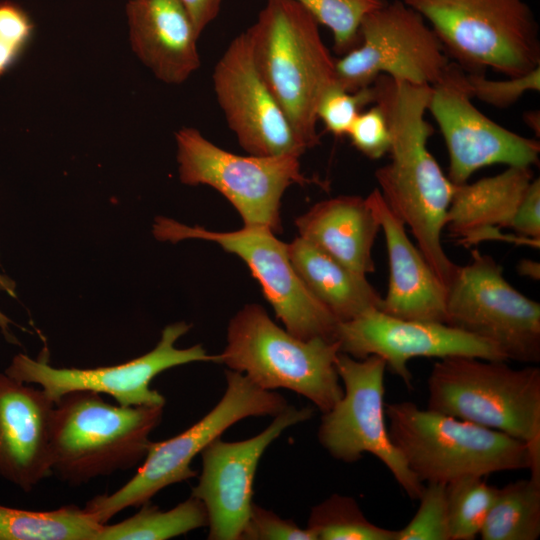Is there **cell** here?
Masks as SVG:
<instances>
[{
    "label": "cell",
    "mask_w": 540,
    "mask_h": 540,
    "mask_svg": "<svg viewBox=\"0 0 540 540\" xmlns=\"http://www.w3.org/2000/svg\"><path fill=\"white\" fill-rule=\"evenodd\" d=\"M372 86L374 103L383 109L390 131V160L375 171L378 190L447 287L458 265L444 251L441 237L455 185L427 146L433 133L425 119L431 86L385 75Z\"/></svg>",
    "instance_id": "6da1fadb"
},
{
    "label": "cell",
    "mask_w": 540,
    "mask_h": 540,
    "mask_svg": "<svg viewBox=\"0 0 540 540\" xmlns=\"http://www.w3.org/2000/svg\"><path fill=\"white\" fill-rule=\"evenodd\" d=\"M255 64L308 149L320 143L317 108L336 83L318 22L293 0H266L246 30Z\"/></svg>",
    "instance_id": "7a4b0ae2"
},
{
    "label": "cell",
    "mask_w": 540,
    "mask_h": 540,
    "mask_svg": "<svg viewBox=\"0 0 540 540\" xmlns=\"http://www.w3.org/2000/svg\"><path fill=\"white\" fill-rule=\"evenodd\" d=\"M506 362L439 359L428 378L427 408L524 442L532 457L530 475L540 478V368L515 369Z\"/></svg>",
    "instance_id": "3957f363"
},
{
    "label": "cell",
    "mask_w": 540,
    "mask_h": 540,
    "mask_svg": "<svg viewBox=\"0 0 540 540\" xmlns=\"http://www.w3.org/2000/svg\"><path fill=\"white\" fill-rule=\"evenodd\" d=\"M164 406H121L99 393L78 390L56 402L51 429V469L80 485L142 462Z\"/></svg>",
    "instance_id": "277c9868"
},
{
    "label": "cell",
    "mask_w": 540,
    "mask_h": 540,
    "mask_svg": "<svg viewBox=\"0 0 540 540\" xmlns=\"http://www.w3.org/2000/svg\"><path fill=\"white\" fill-rule=\"evenodd\" d=\"M385 413L393 444L422 483L447 484L532 466L527 445L503 432L409 401L388 404Z\"/></svg>",
    "instance_id": "5b68a950"
},
{
    "label": "cell",
    "mask_w": 540,
    "mask_h": 540,
    "mask_svg": "<svg viewBox=\"0 0 540 540\" xmlns=\"http://www.w3.org/2000/svg\"><path fill=\"white\" fill-rule=\"evenodd\" d=\"M339 352L336 340L300 339L275 324L262 306L251 303L231 318L219 363L262 389L296 392L324 413L343 395L336 369Z\"/></svg>",
    "instance_id": "8992f818"
},
{
    "label": "cell",
    "mask_w": 540,
    "mask_h": 540,
    "mask_svg": "<svg viewBox=\"0 0 540 540\" xmlns=\"http://www.w3.org/2000/svg\"><path fill=\"white\" fill-rule=\"evenodd\" d=\"M433 29L446 54L467 72L506 77L540 67L537 19L524 0H403Z\"/></svg>",
    "instance_id": "52a82bcc"
},
{
    "label": "cell",
    "mask_w": 540,
    "mask_h": 540,
    "mask_svg": "<svg viewBox=\"0 0 540 540\" xmlns=\"http://www.w3.org/2000/svg\"><path fill=\"white\" fill-rule=\"evenodd\" d=\"M227 387L220 401L198 422L178 435L150 441L135 475L111 494L89 500L85 509L100 524L120 511L150 502L162 489L197 475L192 460L214 439L236 422L252 416H276L287 406L286 399L254 384L245 374L225 371Z\"/></svg>",
    "instance_id": "ba28073f"
},
{
    "label": "cell",
    "mask_w": 540,
    "mask_h": 540,
    "mask_svg": "<svg viewBox=\"0 0 540 540\" xmlns=\"http://www.w3.org/2000/svg\"><path fill=\"white\" fill-rule=\"evenodd\" d=\"M179 177L187 185H208L221 193L240 214L244 226L282 232L281 199L293 184H310L299 157L242 156L183 127L175 134Z\"/></svg>",
    "instance_id": "9c48e42d"
},
{
    "label": "cell",
    "mask_w": 540,
    "mask_h": 540,
    "mask_svg": "<svg viewBox=\"0 0 540 540\" xmlns=\"http://www.w3.org/2000/svg\"><path fill=\"white\" fill-rule=\"evenodd\" d=\"M446 324L491 343L507 361H540V303L515 289L479 250L446 287Z\"/></svg>",
    "instance_id": "30bf717a"
},
{
    "label": "cell",
    "mask_w": 540,
    "mask_h": 540,
    "mask_svg": "<svg viewBox=\"0 0 540 540\" xmlns=\"http://www.w3.org/2000/svg\"><path fill=\"white\" fill-rule=\"evenodd\" d=\"M450 61L425 19L403 0H390L362 19L358 44L335 59L336 83L354 92L385 75L432 86Z\"/></svg>",
    "instance_id": "8fae6325"
},
{
    "label": "cell",
    "mask_w": 540,
    "mask_h": 540,
    "mask_svg": "<svg viewBox=\"0 0 540 540\" xmlns=\"http://www.w3.org/2000/svg\"><path fill=\"white\" fill-rule=\"evenodd\" d=\"M336 369L343 383L341 399L323 413L318 440L335 459L354 463L364 453L378 458L411 499H418L423 483L413 474L393 444L386 424V364L378 356L356 359L339 352Z\"/></svg>",
    "instance_id": "7c38bea8"
},
{
    "label": "cell",
    "mask_w": 540,
    "mask_h": 540,
    "mask_svg": "<svg viewBox=\"0 0 540 540\" xmlns=\"http://www.w3.org/2000/svg\"><path fill=\"white\" fill-rule=\"evenodd\" d=\"M153 233L164 241L201 239L217 243L245 262L289 333L303 340H335L338 320L305 286L290 261L287 244L270 230L244 226L236 231L215 232L157 217Z\"/></svg>",
    "instance_id": "4fadbf2b"
},
{
    "label": "cell",
    "mask_w": 540,
    "mask_h": 540,
    "mask_svg": "<svg viewBox=\"0 0 540 540\" xmlns=\"http://www.w3.org/2000/svg\"><path fill=\"white\" fill-rule=\"evenodd\" d=\"M190 327L183 321L167 325L151 351L114 366L56 368L44 359L19 353L4 372L24 383L41 386L54 402L68 392L86 390L108 394L121 406H164V396L150 387L155 376L191 362L219 363V355L208 354L201 344L186 349L175 347Z\"/></svg>",
    "instance_id": "5bb4252c"
},
{
    "label": "cell",
    "mask_w": 540,
    "mask_h": 540,
    "mask_svg": "<svg viewBox=\"0 0 540 540\" xmlns=\"http://www.w3.org/2000/svg\"><path fill=\"white\" fill-rule=\"evenodd\" d=\"M472 98L467 72L450 61L431 86L427 107L447 148L449 180L454 185L467 183L477 170L494 164H538L539 141L494 122L473 104Z\"/></svg>",
    "instance_id": "9a60e30c"
},
{
    "label": "cell",
    "mask_w": 540,
    "mask_h": 540,
    "mask_svg": "<svg viewBox=\"0 0 540 540\" xmlns=\"http://www.w3.org/2000/svg\"><path fill=\"white\" fill-rule=\"evenodd\" d=\"M212 84L228 127L248 154L300 158L308 150L261 76L246 31L215 64Z\"/></svg>",
    "instance_id": "2e32d148"
},
{
    "label": "cell",
    "mask_w": 540,
    "mask_h": 540,
    "mask_svg": "<svg viewBox=\"0 0 540 540\" xmlns=\"http://www.w3.org/2000/svg\"><path fill=\"white\" fill-rule=\"evenodd\" d=\"M313 416L310 407L287 406L256 436L226 442L220 437L202 451V472L191 495L205 506L209 540H240L253 504V483L258 462L282 432Z\"/></svg>",
    "instance_id": "e0dca14e"
},
{
    "label": "cell",
    "mask_w": 540,
    "mask_h": 540,
    "mask_svg": "<svg viewBox=\"0 0 540 540\" xmlns=\"http://www.w3.org/2000/svg\"><path fill=\"white\" fill-rule=\"evenodd\" d=\"M340 352L356 359L375 355L386 368L411 387L409 362L417 357L472 356L507 361L491 343L446 323L408 320L379 309L339 322L335 332Z\"/></svg>",
    "instance_id": "ac0fdd59"
},
{
    "label": "cell",
    "mask_w": 540,
    "mask_h": 540,
    "mask_svg": "<svg viewBox=\"0 0 540 540\" xmlns=\"http://www.w3.org/2000/svg\"><path fill=\"white\" fill-rule=\"evenodd\" d=\"M54 408L42 388L0 373V476L25 492L52 474Z\"/></svg>",
    "instance_id": "d6986e66"
},
{
    "label": "cell",
    "mask_w": 540,
    "mask_h": 540,
    "mask_svg": "<svg viewBox=\"0 0 540 540\" xmlns=\"http://www.w3.org/2000/svg\"><path fill=\"white\" fill-rule=\"evenodd\" d=\"M533 178L531 167L509 166L497 175L455 185L445 228L464 247L486 240L535 247L518 236L522 202Z\"/></svg>",
    "instance_id": "ffe728a7"
},
{
    "label": "cell",
    "mask_w": 540,
    "mask_h": 540,
    "mask_svg": "<svg viewBox=\"0 0 540 540\" xmlns=\"http://www.w3.org/2000/svg\"><path fill=\"white\" fill-rule=\"evenodd\" d=\"M366 200L384 233L388 255V291L379 310L402 319L446 323V287L378 188Z\"/></svg>",
    "instance_id": "44dd1931"
},
{
    "label": "cell",
    "mask_w": 540,
    "mask_h": 540,
    "mask_svg": "<svg viewBox=\"0 0 540 540\" xmlns=\"http://www.w3.org/2000/svg\"><path fill=\"white\" fill-rule=\"evenodd\" d=\"M131 47L166 84H181L200 67L199 34L179 0H130Z\"/></svg>",
    "instance_id": "7402d4cb"
},
{
    "label": "cell",
    "mask_w": 540,
    "mask_h": 540,
    "mask_svg": "<svg viewBox=\"0 0 540 540\" xmlns=\"http://www.w3.org/2000/svg\"><path fill=\"white\" fill-rule=\"evenodd\" d=\"M299 236L347 268L374 272L372 247L380 230L366 198L342 195L316 203L295 220Z\"/></svg>",
    "instance_id": "603a6c76"
},
{
    "label": "cell",
    "mask_w": 540,
    "mask_h": 540,
    "mask_svg": "<svg viewBox=\"0 0 540 540\" xmlns=\"http://www.w3.org/2000/svg\"><path fill=\"white\" fill-rule=\"evenodd\" d=\"M287 251L305 286L338 322L380 308L382 297L366 276L347 268L300 236L287 244Z\"/></svg>",
    "instance_id": "cb8c5ba5"
},
{
    "label": "cell",
    "mask_w": 540,
    "mask_h": 540,
    "mask_svg": "<svg viewBox=\"0 0 540 540\" xmlns=\"http://www.w3.org/2000/svg\"><path fill=\"white\" fill-rule=\"evenodd\" d=\"M103 525L76 505L31 511L0 503V540H96Z\"/></svg>",
    "instance_id": "d4e9b609"
},
{
    "label": "cell",
    "mask_w": 540,
    "mask_h": 540,
    "mask_svg": "<svg viewBox=\"0 0 540 540\" xmlns=\"http://www.w3.org/2000/svg\"><path fill=\"white\" fill-rule=\"evenodd\" d=\"M479 535L482 540H537L540 478L530 475L498 488Z\"/></svg>",
    "instance_id": "484cf974"
},
{
    "label": "cell",
    "mask_w": 540,
    "mask_h": 540,
    "mask_svg": "<svg viewBox=\"0 0 540 540\" xmlns=\"http://www.w3.org/2000/svg\"><path fill=\"white\" fill-rule=\"evenodd\" d=\"M205 526H208L206 508L190 495L167 511L147 502L131 517L115 524H104L96 540H167Z\"/></svg>",
    "instance_id": "4316f807"
},
{
    "label": "cell",
    "mask_w": 540,
    "mask_h": 540,
    "mask_svg": "<svg viewBox=\"0 0 540 540\" xmlns=\"http://www.w3.org/2000/svg\"><path fill=\"white\" fill-rule=\"evenodd\" d=\"M307 528L316 540H396L397 530L371 523L353 497L333 494L312 507Z\"/></svg>",
    "instance_id": "83f0119b"
},
{
    "label": "cell",
    "mask_w": 540,
    "mask_h": 540,
    "mask_svg": "<svg viewBox=\"0 0 540 540\" xmlns=\"http://www.w3.org/2000/svg\"><path fill=\"white\" fill-rule=\"evenodd\" d=\"M497 491L482 476H464L446 484L450 540H473L479 535Z\"/></svg>",
    "instance_id": "f1b7e54d"
},
{
    "label": "cell",
    "mask_w": 540,
    "mask_h": 540,
    "mask_svg": "<svg viewBox=\"0 0 540 540\" xmlns=\"http://www.w3.org/2000/svg\"><path fill=\"white\" fill-rule=\"evenodd\" d=\"M303 7L319 25L328 28L334 51L343 55L359 42L362 19L382 6L384 0H293Z\"/></svg>",
    "instance_id": "f546056e"
},
{
    "label": "cell",
    "mask_w": 540,
    "mask_h": 540,
    "mask_svg": "<svg viewBox=\"0 0 540 540\" xmlns=\"http://www.w3.org/2000/svg\"><path fill=\"white\" fill-rule=\"evenodd\" d=\"M420 505L396 540H450L446 484L429 482L423 487Z\"/></svg>",
    "instance_id": "4dcf8cb0"
},
{
    "label": "cell",
    "mask_w": 540,
    "mask_h": 540,
    "mask_svg": "<svg viewBox=\"0 0 540 540\" xmlns=\"http://www.w3.org/2000/svg\"><path fill=\"white\" fill-rule=\"evenodd\" d=\"M370 103H374L372 85L350 92L335 83L324 93L319 102L318 121H321L325 129L334 136L347 135L356 117Z\"/></svg>",
    "instance_id": "1f68e13d"
},
{
    "label": "cell",
    "mask_w": 540,
    "mask_h": 540,
    "mask_svg": "<svg viewBox=\"0 0 540 540\" xmlns=\"http://www.w3.org/2000/svg\"><path fill=\"white\" fill-rule=\"evenodd\" d=\"M467 77L473 98L501 109L512 106L529 91H540V67L503 80L487 78L484 72H467Z\"/></svg>",
    "instance_id": "d6a6232c"
},
{
    "label": "cell",
    "mask_w": 540,
    "mask_h": 540,
    "mask_svg": "<svg viewBox=\"0 0 540 540\" xmlns=\"http://www.w3.org/2000/svg\"><path fill=\"white\" fill-rule=\"evenodd\" d=\"M347 136L352 145L367 158L377 160L388 153L390 131L386 115L377 103L361 111L351 125Z\"/></svg>",
    "instance_id": "836d02e7"
},
{
    "label": "cell",
    "mask_w": 540,
    "mask_h": 540,
    "mask_svg": "<svg viewBox=\"0 0 540 540\" xmlns=\"http://www.w3.org/2000/svg\"><path fill=\"white\" fill-rule=\"evenodd\" d=\"M240 540H316L306 527L291 519H283L271 510L253 502Z\"/></svg>",
    "instance_id": "e575fe53"
},
{
    "label": "cell",
    "mask_w": 540,
    "mask_h": 540,
    "mask_svg": "<svg viewBox=\"0 0 540 540\" xmlns=\"http://www.w3.org/2000/svg\"><path fill=\"white\" fill-rule=\"evenodd\" d=\"M33 25L18 6L0 3V39L22 51L32 35Z\"/></svg>",
    "instance_id": "d590c367"
},
{
    "label": "cell",
    "mask_w": 540,
    "mask_h": 540,
    "mask_svg": "<svg viewBox=\"0 0 540 540\" xmlns=\"http://www.w3.org/2000/svg\"><path fill=\"white\" fill-rule=\"evenodd\" d=\"M188 12L197 33L216 19L223 0H179Z\"/></svg>",
    "instance_id": "8d00e7d4"
},
{
    "label": "cell",
    "mask_w": 540,
    "mask_h": 540,
    "mask_svg": "<svg viewBox=\"0 0 540 540\" xmlns=\"http://www.w3.org/2000/svg\"><path fill=\"white\" fill-rule=\"evenodd\" d=\"M0 288L5 290L8 294L14 296V284L13 282L0 275ZM12 323V321L0 311V329L2 333L4 334L5 338L11 342V343H17V340L15 337L11 334L9 330V324Z\"/></svg>",
    "instance_id": "74e56055"
},
{
    "label": "cell",
    "mask_w": 540,
    "mask_h": 540,
    "mask_svg": "<svg viewBox=\"0 0 540 540\" xmlns=\"http://www.w3.org/2000/svg\"><path fill=\"white\" fill-rule=\"evenodd\" d=\"M21 52L0 39V76L13 65Z\"/></svg>",
    "instance_id": "f35d334b"
},
{
    "label": "cell",
    "mask_w": 540,
    "mask_h": 540,
    "mask_svg": "<svg viewBox=\"0 0 540 540\" xmlns=\"http://www.w3.org/2000/svg\"><path fill=\"white\" fill-rule=\"evenodd\" d=\"M517 271L520 275L539 280L540 265L537 261L522 259L517 265Z\"/></svg>",
    "instance_id": "ab89813d"
},
{
    "label": "cell",
    "mask_w": 540,
    "mask_h": 540,
    "mask_svg": "<svg viewBox=\"0 0 540 540\" xmlns=\"http://www.w3.org/2000/svg\"><path fill=\"white\" fill-rule=\"evenodd\" d=\"M526 123L539 135V114L536 111L528 112L525 115Z\"/></svg>",
    "instance_id": "60d3db41"
},
{
    "label": "cell",
    "mask_w": 540,
    "mask_h": 540,
    "mask_svg": "<svg viewBox=\"0 0 540 540\" xmlns=\"http://www.w3.org/2000/svg\"><path fill=\"white\" fill-rule=\"evenodd\" d=\"M384 1H390V0H384Z\"/></svg>",
    "instance_id": "b9f144b4"
}]
</instances>
